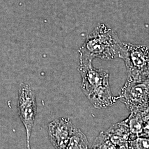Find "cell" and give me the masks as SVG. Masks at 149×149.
<instances>
[{"label":"cell","mask_w":149,"mask_h":149,"mask_svg":"<svg viewBox=\"0 0 149 149\" xmlns=\"http://www.w3.org/2000/svg\"><path fill=\"white\" fill-rule=\"evenodd\" d=\"M78 70L82 77V90L93 106L102 109L116 103L119 98L112 95L107 71L95 69L92 61H80Z\"/></svg>","instance_id":"6da1fadb"},{"label":"cell","mask_w":149,"mask_h":149,"mask_svg":"<svg viewBox=\"0 0 149 149\" xmlns=\"http://www.w3.org/2000/svg\"><path fill=\"white\" fill-rule=\"evenodd\" d=\"M121 44L115 32L100 24L89 34L80 49V61H92L96 58L115 59L119 57Z\"/></svg>","instance_id":"7a4b0ae2"},{"label":"cell","mask_w":149,"mask_h":149,"mask_svg":"<svg viewBox=\"0 0 149 149\" xmlns=\"http://www.w3.org/2000/svg\"><path fill=\"white\" fill-rule=\"evenodd\" d=\"M119 58L126 65L127 80L142 82L149 80V47L122 43Z\"/></svg>","instance_id":"3957f363"},{"label":"cell","mask_w":149,"mask_h":149,"mask_svg":"<svg viewBox=\"0 0 149 149\" xmlns=\"http://www.w3.org/2000/svg\"><path fill=\"white\" fill-rule=\"evenodd\" d=\"M118 98L131 112L149 111V80L134 82L127 80Z\"/></svg>","instance_id":"277c9868"},{"label":"cell","mask_w":149,"mask_h":149,"mask_svg":"<svg viewBox=\"0 0 149 149\" xmlns=\"http://www.w3.org/2000/svg\"><path fill=\"white\" fill-rule=\"evenodd\" d=\"M17 109L26 129L27 149H31L30 138L37 114V103L35 95L31 86L27 84L21 83L19 85Z\"/></svg>","instance_id":"5b68a950"},{"label":"cell","mask_w":149,"mask_h":149,"mask_svg":"<svg viewBox=\"0 0 149 149\" xmlns=\"http://www.w3.org/2000/svg\"><path fill=\"white\" fill-rule=\"evenodd\" d=\"M76 127L69 118H61L48 125V134L55 149H65Z\"/></svg>","instance_id":"8992f818"},{"label":"cell","mask_w":149,"mask_h":149,"mask_svg":"<svg viewBox=\"0 0 149 149\" xmlns=\"http://www.w3.org/2000/svg\"><path fill=\"white\" fill-rule=\"evenodd\" d=\"M128 126L132 140L141 136L143 126V112H131L124 120Z\"/></svg>","instance_id":"52a82bcc"},{"label":"cell","mask_w":149,"mask_h":149,"mask_svg":"<svg viewBox=\"0 0 149 149\" xmlns=\"http://www.w3.org/2000/svg\"><path fill=\"white\" fill-rule=\"evenodd\" d=\"M65 149H88V141L85 135L76 128Z\"/></svg>","instance_id":"ba28073f"},{"label":"cell","mask_w":149,"mask_h":149,"mask_svg":"<svg viewBox=\"0 0 149 149\" xmlns=\"http://www.w3.org/2000/svg\"><path fill=\"white\" fill-rule=\"evenodd\" d=\"M132 149H149V139L139 137L130 142Z\"/></svg>","instance_id":"9c48e42d"},{"label":"cell","mask_w":149,"mask_h":149,"mask_svg":"<svg viewBox=\"0 0 149 149\" xmlns=\"http://www.w3.org/2000/svg\"><path fill=\"white\" fill-rule=\"evenodd\" d=\"M141 138L149 139V111L143 112V126Z\"/></svg>","instance_id":"30bf717a"},{"label":"cell","mask_w":149,"mask_h":149,"mask_svg":"<svg viewBox=\"0 0 149 149\" xmlns=\"http://www.w3.org/2000/svg\"><path fill=\"white\" fill-rule=\"evenodd\" d=\"M91 149H93V148H91Z\"/></svg>","instance_id":"8fae6325"}]
</instances>
